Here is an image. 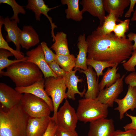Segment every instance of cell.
Returning <instances> with one entry per match:
<instances>
[{
	"label": "cell",
	"instance_id": "obj_16",
	"mask_svg": "<svg viewBox=\"0 0 136 136\" xmlns=\"http://www.w3.org/2000/svg\"><path fill=\"white\" fill-rule=\"evenodd\" d=\"M52 117H30L26 128L27 136H42L48 126Z\"/></svg>",
	"mask_w": 136,
	"mask_h": 136
},
{
	"label": "cell",
	"instance_id": "obj_43",
	"mask_svg": "<svg viewBox=\"0 0 136 136\" xmlns=\"http://www.w3.org/2000/svg\"><path fill=\"white\" fill-rule=\"evenodd\" d=\"M131 20L132 21H136V11H135L134 12L133 16L131 19Z\"/></svg>",
	"mask_w": 136,
	"mask_h": 136
},
{
	"label": "cell",
	"instance_id": "obj_25",
	"mask_svg": "<svg viewBox=\"0 0 136 136\" xmlns=\"http://www.w3.org/2000/svg\"><path fill=\"white\" fill-rule=\"evenodd\" d=\"M118 64L111 68H108L107 71L104 73L103 78L99 83L100 91L104 88L105 87H110L115 83L121 77L119 73H117L119 69L117 67Z\"/></svg>",
	"mask_w": 136,
	"mask_h": 136
},
{
	"label": "cell",
	"instance_id": "obj_5",
	"mask_svg": "<svg viewBox=\"0 0 136 136\" xmlns=\"http://www.w3.org/2000/svg\"><path fill=\"white\" fill-rule=\"evenodd\" d=\"M45 79V90L48 96L51 97L54 108L52 117L56 122V114L59 106L64 99L67 98L64 79V77H50Z\"/></svg>",
	"mask_w": 136,
	"mask_h": 136
},
{
	"label": "cell",
	"instance_id": "obj_44",
	"mask_svg": "<svg viewBox=\"0 0 136 136\" xmlns=\"http://www.w3.org/2000/svg\"><path fill=\"white\" fill-rule=\"evenodd\" d=\"M135 11H136V9H135Z\"/></svg>",
	"mask_w": 136,
	"mask_h": 136
},
{
	"label": "cell",
	"instance_id": "obj_22",
	"mask_svg": "<svg viewBox=\"0 0 136 136\" xmlns=\"http://www.w3.org/2000/svg\"><path fill=\"white\" fill-rule=\"evenodd\" d=\"M105 11L108 14L113 12L117 19L123 15L124 9L130 4V0H103Z\"/></svg>",
	"mask_w": 136,
	"mask_h": 136
},
{
	"label": "cell",
	"instance_id": "obj_10",
	"mask_svg": "<svg viewBox=\"0 0 136 136\" xmlns=\"http://www.w3.org/2000/svg\"><path fill=\"white\" fill-rule=\"evenodd\" d=\"M126 74L123 75L111 86L106 87L100 91L96 98L101 103L113 107L115 100L123 91V79Z\"/></svg>",
	"mask_w": 136,
	"mask_h": 136
},
{
	"label": "cell",
	"instance_id": "obj_9",
	"mask_svg": "<svg viewBox=\"0 0 136 136\" xmlns=\"http://www.w3.org/2000/svg\"><path fill=\"white\" fill-rule=\"evenodd\" d=\"M23 95L7 84L0 83V106L3 109L9 110L20 104Z\"/></svg>",
	"mask_w": 136,
	"mask_h": 136
},
{
	"label": "cell",
	"instance_id": "obj_26",
	"mask_svg": "<svg viewBox=\"0 0 136 136\" xmlns=\"http://www.w3.org/2000/svg\"><path fill=\"white\" fill-rule=\"evenodd\" d=\"M121 21L117 19L113 12H111L105 16L103 23L98 26L96 30L102 35L110 34L113 32L116 22H119Z\"/></svg>",
	"mask_w": 136,
	"mask_h": 136
},
{
	"label": "cell",
	"instance_id": "obj_11",
	"mask_svg": "<svg viewBox=\"0 0 136 136\" xmlns=\"http://www.w3.org/2000/svg\"><path fill=\"white\" fill-rule=\"evenodd\" d=\"M115 131L112 119L101 118L90 122L87 136H112Z\"/></svg>",
	"mask_w": 136,
	"mask_h": 136
},
{
	"label": "cell",
	"instance_id": "obj_17",
	"mask_svg": "<svg viewBox=\"0 0 136 136\" xmlns=\"http://www.w3.org/2000/svg\"><path fill=\"white\" fill-rule=\"evenodd\" d=\"M2 18L5 29L7 33L6 41L7 42H12L16 46V50L20 51L21 46L19 38L21 30L18 26V23L14 20H11L8 16L4 18L2 17Z\"/></svg>",
	"mask_w": 136,
	"mask_h": 136
},
{
	"label": "cell",
	"instance_id": "obj_30",
	"mask_svg": "<svg viewBox=\"0 0 136 136\" xmlns=\"http://www.w3.org/2000/svg\"><path fill=\"white\" fill-rule=\"evenodd\" d=\"M3 23L1 16L0 17V49L6 50L10 52L16 59H21L25 57L23 53L20 51L13 49L9 45L4 39L2 33V27Z\"/></svg>",
	"mask_w": 136,
	"mask_h": 136
},
{
	"label": "cell",
	"instance_id": "obj_41",
	"mask_svg": "<svg viewBox=\"0 0 136 136\" xmlns=\"http://www.w3.org/2000/svg\"><path fill=\"white\" fill-rule=\"evenodd\" d=\"M130 5L129 9L125 15V18L130 17L131 15V13L133 12H134L135 11L133 8L136 4V0H130Z\"/></svg>",
	"mask_w": 136,
	"mask_h": 136
},
{
	"label": "cell",
	"instance_id": "obj_35",
	"mask_svg": "<svg viewBox=\"0 0 136 136\" xmlns=\"http://www.w3.org/2000/svg\"><path fill=\"white\" fill-rule=\"evenodd\" d=\"M48 64L52 71L59 77H63L66 72L59 67L55 61L50 62Z\"/></svg>",
	"mask_w": 136,
	"mask_h": 136
},
{
	"label": "cell",
	"instance_id": "obj_40",
	"mask_svg": "<svg viewBox=\"0 0 136 136\" xmlns=\"http://www.w3.org/2000/svg\"><path fill=\"white\" fill-rule=\"evenodd\" d=\"M55 136H78L76 131H69L62 130L57 128L56 131Z\"/></svg>",
	"mask_w": 136,
	"mask_h": 136
},
{
	"label": "cell",
	"instance_id": "obj_21",
	"mask_svg": "<svg viewBox=\"0 0 136 136\" xmlns=\"http://www.w3.org/2000/svg\"><path fill=\"white\" fill-rule=\"evenodd\" d=\"M84 33L80 35L78 37L77 46L79 49V53L76 58L75 70L78 68L86 71L88 69L86 63L88 45Z\"/></svg>",
	"mask_w": 136,
	"mask_h": 136
},
{
	"label": "cell",
	"instance_id": "obj_19",
	"mask_svg": "<svg viewBox=\"0 0 136 136\" xmlns=\"http://www.w3.org/2000/svg\"><path fill=\"white\" fill-rule=\"evenodd\" d=\"M80 73H83L86 75L87 80V89L84 95L85 98H96L100 92L99 83L97 80L96 72L93 70L92 67L88 66V69L86 71L78 70Z\"/></svg>",
	"mask_w": 136,
	"mask_h": 136
},
{
	"label": "cell",
	"instance_id": "obj_37",
	"mask_svg": "<svg viewBox=\"0 0 136 136\" xmlns=\"http://www.w3.org/2000/svg\"><path fill=\"white\" fill-rule=\"evenodd\" d=\"M112 136H136V130L130 129L123 131L117 130H115Z\"/></svg>",
	"mask_w": 136,
	"mask_h": 136
},
{
	"label": "cell",
	"instance_id": "obj_32",
	"mask_svg": "<svg viewBox=\"0 0 136 136\" xmlns=\"http://www.w3.org/2000/svg\"><path fill=\"white\" fill-rule=\"evenodd\" d=\"M130 20L126 19L121 20L118 24H116L113 32L116 36L119 38H126L125 33L129 30Z\"/></svg>",
	"mask_w": 136,
	"mask_h": 136
},
{
	"label": "cell",
	"instance_id": "obj_29",
	"mask_svg": "<svg viewBox=\"0 0 136 136\" xmlns=\"http://www.w3.org/2000/svg\"><path fill=\"white\" fill-rule=\"evenodd\" d=\"M86 63L87 66H91L94 69L96 73L98 80L100 76H103L104 73L103 71L105 69L110 67H113L116 64L87 58Z\"/></svg>",
	"mask_w": 136,
	"mask_h": 136
},
{
	"label": "cell",
	"instance_id": "obj_20",
	"mask_svg": "<svg viewBox=\"0 0 136 136\" xmlns=\"http://www.w3.org/2000/svg\"><path fill=\"white\" fill-rule=\"evenodd\" d=\"M20 44L26 50L38 44L40 42L39 37L31 25H24L21 30L19 38Z\"/></svg>",
	"mask_w": 136,
	"mask_h": 136
},
{
	"label": "cell",
	"instance_id": "obj_12",
	"mask_svg": "<svg viewBox=\"0 0 136 136\" xmlns=\"http://www.w3.org/2000/svg\"><path fill=\"white\" fill-rule=\"evenodd\" d=\"M58 6L52 8H49L48 5H46L43 0H28L27 4L25 6V8L31 10L33 12L35 16L36 19L38 21H40L41 14L44 15L48 19L50 22L51 27V34L52 38V41H54L55 35L54 29L57 27V26L53 23L52 18L49 16L48 12L50 10L58 7Z\"/></svg>",
	"mask_w": 136,
	"mask_h": 136
},
{
	"label": "cell",
	"instance_id": "obj_42",
	"mask_svg": "<svg viewBox=\"0 0 136 136\" xmlns=\"http://www.w3.org/2000/svg\"><path fill=\"white\" fill-rule=\"evenodd\" d=\"M128 39L130 41H134V43L133 45V50L136 49V33L130 32L127 35Z\"/></svg>",
	"mask_w": 136,
	"mask_h": 136
},
{
	"label": "cell",
	"instance_id": "obj_7",
	"mask_svg": "<svg viewBox=\"0 0 136 136\" xmlns=\"http://www.w3.org/2000/svg\"><path fill=\"white\" fill-rule=\"evenodd\" d=\"M78 120L75 109L68 101L65 99L64 103L58 110L56 114V123L58 128L67 131H76Z\"/></svg>",
	"mask_w": 136,
	"mask_h": 136
},
{
	"label": "cell",
	"instance_id": "obj_45",
	"mask_svg": "<svg viewBox=\"0 0 136 136\" xmlns=\"http://www.w3.org/2000/svg\"><path fill=\"white\" fill-rule=\"evenodd\" d=\"M54 136H55V135Z\"/></svg>",
	"mask_w": 136,
	"mask_h": 136
},
{
	"label": "cell",
	"instance_id": "obj_4",
	"mask_svg": "<svg viewBox=\"0 0 136 136\" xmlns=\"http://www.w3.org/2000/svg\"><path fill=\"white\" fill-rule=\"evenodd\" d=\"M76 112L78 120L84 123L91 122L108 116V106L97 98L79 99Z\"/></svg>",
	"mask_w": 136,
	"mask_h": 136
},
{
	"label": "cell",
	"instance_id": "obj_24",
	"mask_svg": "<svg viewBox=\"0 0 136 136\" xmlns=\"http://www.w3.org/2000/svg\"><path fill=\"white\" fill-rule=\"evenodd\" d=\"M79 0H61L63 5H66L67 8L65 10L66 17L76 21H80L83 19V13L79 8Z\"/></svg>",
	"mask_w": 136,
	"mask_h": 136
},
{
	"label": "cell",
	"instance_id": "obj_1",
	"mask_svg": "<svg viewBox=\"0 0 136 136\" xmlns=\"http://www.w3.org/2000/svg\"><path fill=\"white\" fill-rule=\"evenodd\" d=\"M86 40L88 59L110 63H123L129 58L133 51V44L128 38H118L112 32L104 35L95 30Z\"/></svg>",
	"mask_w": 136,
	"mask_h": 136
},
{
	"label": "cell",
	"instance_id": "obj_28",
	"mask_svg": "<svg viewBox=\"0 0 136 136\" xmlns=\"http://www.w3.org/2000/svg\"><path fill=\"white\" fill-rule=\"evenodd\" d=\"M14 56L11 52L6 50L0 49V73L3 71V70L7 68L12 64L17 62L26 61L27 57H25L21 59L12 60L8 59L9 57Z\"/></svg>",
	"mask_w": 136,
	"mask_h": 136
},
{
	"label": "cell",
	"instance_id": "obj_33",
	"mask_svg": "<svg viewBox=\"0 0 136 136\" xmlns=\"http://www.w3.org/2000/svg\"><path fill=\"white\" fill-rule=\"evenodd\" d=\"M131 55L129 59L123 63L122 65L127 71L133 72L135 71L136 65V49L133 50Z\"/></svg>",
	"mask_w": 136,
	"mask_h": 136
},
{
	"label": "cell",
	"instance_id": "obj_23",
	"mask_svg": "<svg viewBox=\"0 0 136 136\" xmlns=\"http://www.w3.org/2000/svg\"><path fill=\"white\" fill-rule=\"evenodd\" d=\"M54 42L50 48L55 52L56 55L70 54L66 34L63 32H57L55 35Z\"/></svg>",
	"mask_w": 136,
	"mask_h": 136
},
{
	"label": "cell",
	"instance_id": "obj_2",
	"mask_svg": "<svg viewBox=\"0 0 136 136\" xmlns=\"http://www.w3.org/2000/svg\"><path fill=\"white\" fill-rule=\"evenodd\" d=\"M30 117L21 103L9 110L0 106V136H27V127Z\"/></svg>",
	"mask_w": 136,
	"mask_h": 136
},
{
	"label": "cell",
	"instance_id": "obj_31",
	"mask_svg": "<svg viewBox=\"0 0 136 136\" xmlns=\"http://www.w3.org/2000/svg\"><path fill=\"white\" fill-rule=\"evenodd\" d=\"M0 3L5 4L10 6L12 8L13 12V16L10 19L11 20H14L18 23L20 20L18 17V14L21 13L25 14L26 12L23 7L18 4L15 0H0Z\"/></svg>",
	"mask_w": 136,
	"mask_h": 136
},
{
	"label": "cell",
	"instance_id": "obj_15",
	"mask_svg": "<svg viewBox=\"0 0 136 136\" xmlns=\"http://www.w3.org/2000/svg\"><path fill=\"white\" fill-rule=\"evenodd\" d=\"M79 69L78 68L74 71L66 72L64 77L65 83L67 88V91L66 92L67 98L73 100L75 99V95L76 94H78L81 97H83L86 91L85 88L81 92L79 91L78 89V83L82 82L83 81L82 78L79 79V77L75 75L76 71Z\"/></svg>",
	"mask_w": 136,
	"mask_h": 136
},
{
	"label": "cell",
	"instance_id": "obj_38",
	"mask_svg": "<svg viewBox=\"0 0 136 136\" xmlns=\"http://www.w3.org/2000/svg\"><path fill=\"white\" fill-rule=\"evenodd\" d=\"M126 116L129 117L131 120V122L128 124L123 127L124 130L130 129L136 130V116H133L127 112L125 113Z\"/></svg>",
	"mask_w": 136,
	"mask_h": 136
},
{
	"label": "cell",
	"instance_id": "obj_3",
	"mask_svg": "<svg viewBox=\"0 0 136 136\" xmlns=\"http://www.w3.org/2000/svg\"><path fill=\"white\" fill-rule=\"evenodd\" d=\"M0 74L9 77L17 87L28 86L44 78L42 72L36 65L26 61L12 64Z\"/></svg>",
	"mask_w": 136,
	"mask_h": 136
},
{
	"label": "cell",
	"instance_id": "obj_34",
	"mask_svg": "<svg viewBox=\"0 0 136 136\" xmlns=\"http://www.w3.org/2000/svg\"><path fill=\"white\" fill-rule=\"evenodd\" d=\"M40 45L47 63L54 61L56 54L50 49L47 43L43 41L41 43Z\"/></svg>",
	"mask_w": 136,
	"mask_h": 136
},
{
	"label": "cell",
	"instance_id": "obj_13",
	"mask_svg": "<svg viewBox=\"0 0 136 136\" xmlns=\"http://www.w3.org/2000/svg\"><path fill=\"white\" fill-rule=\"evenodd\" d=\"M114 102L118 105L114 110L119 111V118L122 120L128 111L130 110L133 111L136 109V86L128 85V90L125 97L121 99H115Z\"/></svg>",
	"mask_w": 136,
	"mask_h": 136
},
{
	"label": "cell",
	"instance_id": "obj_14",
	"mask_svg": "<svg viewBox=\"0 0 136 136\" xmlns=\"http://www.w3.org/2000/svg\"><path fill=\"white\" fill-rule=\"evenodd\" d=\"M45 79L43 78L29 86L16 87L15 89L21 93H29L41 98L49 106L51 111L53 112V106L52 100L46 93L45 89Z\"/></svg>",
	"mask_w": 136,
	"mask_h": 136
},
{
	"label": "cell",
	"instance_id": "obj_27",
	"mask_svg": "<svg viewBox=\"0 0 136 136\" xmlns=\"http://www.w3.org/2000/svg\"><path fill=\"white\" fill-rule=\"evenodd\" d=\"M76 58L73 54L68 55H57L54 61L65 72H68L73 70L75 67Z\"/></svg>",
	"mask_w": 136,
	"mask_h": 136
},
{
	"label": "cell",
	"instance_id": "obj_6",
	"mask_svg": "<svg viewBox=\"0 0 136 136\" xmlns=\"http://www.w3.org/2000/svg\"><path fill=\"white\" fill-rule=\"evenodd\" d=\"M20 103L25 112L30 117L38 118L50 116L51 111L46 103L31 94H23Z\"/></svg>",
	"mask_w": 136,
	"mask_h": 136
},
{
	"label": "cell",
	"instance_id": "obj_36",
	"mask_svg": "<svg viewBox=\"0 0 136 136\" xmlns=\"http://www.w3.org/2000/svg\"><path fill=\"white\" fill-rule=\"evenodd\" d=\"M57 128L56 122L52 117L47 129L42 136H54Z\"/></svg>",
	"mask_w": 136,
	"mask_h": 136
},
{
	"label": "cell",
	"instance_id": "obj_39",
	"mask_svg": "<svg viewBox=\"0 0 136 136\" xmlns=\"http://www.w3.org/2000/svg\"><path fill=\"white\" fill-rule=\"evenodd\" d=\"M124 81L127 84L136 86V72H132L125 78Z\"/></svg>",
	"mask_w": 136,
	"mask_h": 136
},
{
	"label": "cell",
	"instance_id": "obj_8",
	"mask_svg": "<svg viewBox=\"0 0 136 136\" xmlns=\"http://www.w3.org/2000/svg\"><path fill=\"white\" fill-rule=\"evenodd\" d=\"M26 54L27 58L26 61L36 65L42 72L45 79L50 77H58L46 62L40 44L27 52Z\"/></svg>",
	"mask_w": 136,
	"mask_h": 136
},
{
	"label": "cell",
	"instance_id": "obj_18",
	"mask_svg": "<svg viewBox=\"0 0 136 136\" xmlns=\"http://www.w3.org/2000/svg\"><path fill=\"white\" fill-rule=\"evenodd\" d=\"M80 3L82 6L81 11L83 13L88 12L98 18L100 25L103 23L106 16L103 0H82Z\"/></svg>",
	"mask_w": 136,
	"mask_h": 136
}]
</instances>
